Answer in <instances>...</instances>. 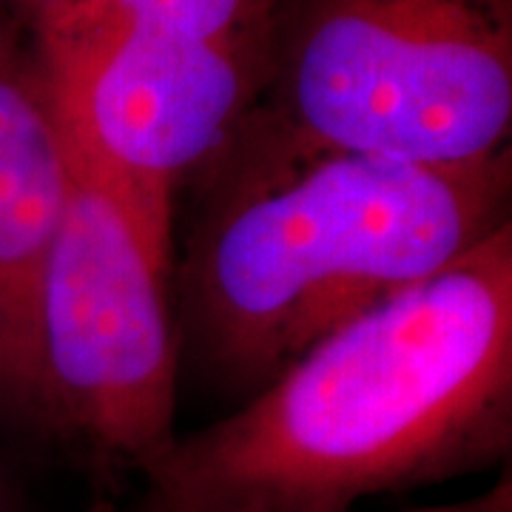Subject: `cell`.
I'll use <instances>...</instances> for the list:
<instances>
[{
  "label": "cell",
  "mask_w": 512,
  "mask_h": 512,
  "mask_svg": "<svg viewBox=\"0 0 512 512\" xmlns=\"http://www.w3.org/2000/svg\"><path fill=\"white\" fill-rule=\"evenodd\" d=\"M512 225L146 464L126 512H350L510 467Z\"/></svg>",
  "instance_id": "obj_1"
},
{
  "label": "cell",
  "mask_w": 512,
  "mask_h": 512,
  "mask_svg": "<svg viewBox=\"0 0 512 512\" xmlns=\"http://www.w3.org/2000/svg\"><path fill=\"white\" fill-rule=\"evenodd\" d=\"M191 188L180 362L237 404L512 225V151L473 165L313 154L208 171Z\"/></svg>",
  "instance_id": "obj_2"
},
{
  "label": "cell",
  "mask_w": 512,
  "mask_h": 512,
  "mask_svg": "<svg viewBox=\"0 0 512 512\" xmlns=\"http://www.w3.org/2000/svg\"><path fill=\"white\" fill-rule=\"evenodd\" d=\"M512 0H279L265 86L205 171L512 151Z\"/></svg>",
  "instance_id": "obj_3"
},
{
  "label": "cell",
  "mask_w": 512,
  "mask_h": 512,
  "mask_svg": "<svg viewBox=\"0 0 512 512\" xmlns=\"http://www.w3.org/2000/svg\"><path fill=\"white\" fill-rule=\"evenodd\" d=\"M168 276L171 245L74 165L37 285L29 441L103 476H137L171 447L183 362Z\"/></svg>",
  "instance_id": "obj_4"
},
{
  "label": "cell",
  "mask_w": 512,
  "mask_h": 512,
  "mask_svg": "<svg viewBox=\"0 0 512 512\" xmlns=\"http://www.w3.org/2000/svg\"><path fill=\"white\" fill-rule=\"evenodd\" d=\"M35 69L77 168L171 245L174 197L254 111L268 40L194 43L92 29L35 43Z\"/></svg>",
  "instance_id": "obj_5"
},
{
  "label": "cell",
  "mask_w": 512,
  "mask_h": 512,
  "mask_svg": "<svg viewBox=\"0 0 512 512\" xmlns=\"http://www.w3.org/2000/svg\"><path fill=\"white\" fill-rule=\"evenodd\" d=\"M74 163L35 60L0 37V424L29 439L32 328Z\"/></svg>",
  "instance_id": "obj_6"
},
{
  "label": "cell",
  "mask_w": 512,
  "mask_h": 512,
  "mask_svg": "<svg viewBox=\"0 0 512 512\" xmlns=\"http://www.w3.org/2000/svg\"><path fill=\"white\" fill-rule=\"evenodd\" d=\"M279 0H80L63 18L35 32V43L52 37L126 29L194 43L268 40Z\"/></svg>",
  "instance_id": "obj_7"
},
{
  "label": "cell",
  "mask_w": 512,
  "mask_h": 512,
  "mask_svg": "<svg viewBox=\"0 0 512 512\" xmlns=\"http://www.w3.org/2000/svg\"><path fill=\"white\" fill-rule=\"evenodd\" d=\"M89 512H126L117 501H97ZM404 512H512V476L510 467L504 470V476L495 481L493 487H487L484 493L461 498L453 504H433V507H416V510Z\"/></svg>",
  "instance_id": "obj_8"
},
{
  "label": "cell",
  "mask_w": 512,
  "mask_h": 512,
  "mask_svg": "<svg viewBox=\"0 0 512 512\" xmlns=\"http://www.w3.org/2000/svg\"><path fill=\"white\" fill-rule=\"evenodd\" d=\"M0 512H35L23 478L3 456H0Z\"/></svg>",
  "instance_id": "obj_9"
},
{
  "label": "cell",
  "mask_w": 512,
  "mask_h": 512,
  "mask_svg": "<svg viewBox=\"0 0 512 512\" xmlns=\"http://www.w3.org/2000/svg\"><path fill=\"white\" fill-rule=\"evenodd\" d=\"M18 3L23 6L26 18H29L32 32H37V29H43L46 23L63 18V15H66L69 9H74L80 0H18Z\"/></svg>",
  "instance_id": "obj_10"
}]
</instances>
